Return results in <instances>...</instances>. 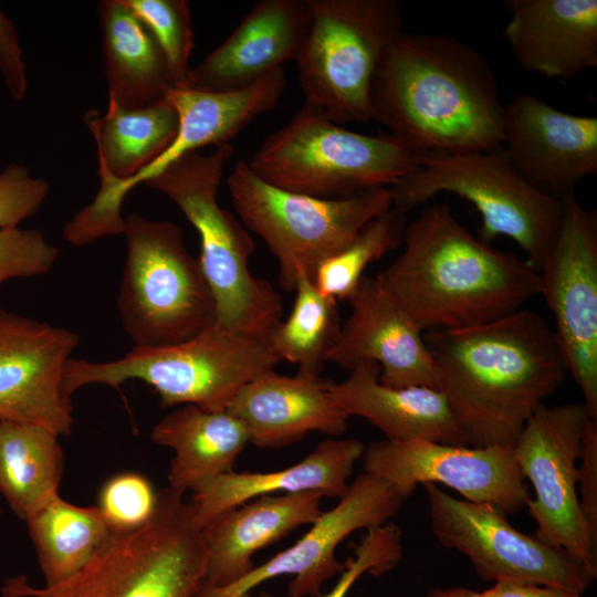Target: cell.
<instances>
[{"mask_svg": "<svg viewBox=\"0 0 597 597\" xmlns=\"http://www.w3.org/2000/svg\"><path fill=\"white\" fill-rule=\"evenodd\" d=\"M501 147L524 181L562 199L597 172V117L569 114L522 93L504 105Z\"/></svg>", "mask_w": 597, "mask_h": 597, "instance_id": "obj_18", "label": "cell"}, {"mask_svg": "<svg viewBox=\"0 0 597 597\" xmlns=\"http://www.w3.org/2000/svg\"><path fill=\"white\" fill-rule=\"evenodd\" d=\"M311 23L295 60L305 103L332 122L365 123L376 67L402 32L395 0H307Z\"/></svg>", "mask_w": 597, "mask_h": 597, "instance_id": "obj_11", "label": "cell"}, {"mask_svg": "<svg viewBox=\"0 0 597 597\" xmlns=\"http://www.w3.org/2000/svg\"><path fill=\"white\" fill-rule=\"evenodd\" d=\"M241 597H272L270 594H266V593H261V594H253L252 591L251 593H248V594H244L243 596Z\"/></svg>", "mask_w": 597, "mask_h": 597, "instance_id": "obj_43", "label": "cell"}, {"mask_svg": "<svg viewBox=\"0 0 597 597\" xmlns=\"http://www.w3.org/2000/svg\"><path fill=\"white\" fill-rule=\"evenodd\" d=\"M294 292L290 314L273 327L265 342L279 360L318 376L341 332L338 301L322 294L304 273L298 274Z\"/></svg>", "mask_w": 597, "mask_h": 597, "instance_id": "obj_32", "label": "cell"}, {"mask_svg": "<svg viewBox=\"0 0 597 597\" xmlns=\"http://www.w3.org/2000/svg\"><path fill=\"white\" fill-rule=\"evenodd\" d=\"M285 87L286 78L282 67L237 90L171 88L166 100L178 115L176 137L155 161L133 177V182L145 184L178 158L201 147L229 144L256 117L272 111Z\"/></svg>", "mask_w": 597, "mask_h": 597, "instance_id": "obj_26", "label": "cell"}, {"mask_svg": "<svg viewBox=\"0 0 597 597\" xmlns=\"http://www.w3.org/2000/svg\"><path fill=\"white\" fill-rule=\"evenodd\" d=\"M401 531L394 523L366 530L354 554L344 563L336 584L315 597H346L348 590L365 574L381 576L395 568L402 557Z\"/></svg>", "mask_w": 597, "mask_h": 597, "instance_id": "obj_36", "label": "cell"}, {"mask_svg": "<svg viewBox=\"0 0 597 597\" xmlns=\"http://www.w3.org/2000/svg\"><path fill=\"white\" fill-rule=\"evenodd\" d=\"M425 597H489L488 590L479 591L467 587L434 588Z\"/></svg>", "mask_w": 597, "mask_h": 597, "instance_id": "obj_42", "label": "cell"}, {"mask_svg": "<svg viewBox=\"0 0 597 597\" xmlns=\"http://www.w3.org/2000/svg\"><path fill=\"white\" fill-rule=\"evenodd\" d=\"M350 314L325 362L352 369L362 360L379 365L381 384L437 389L433 363L423 333L385 292L376 276L364 275L348 298Z\"/></svg>", "mask_w": 597, "mask_h": 597, "instance_id": "obj_19", "label": "cell"}, {"mask_svg": "<svg viewBox=\"0 0 597 597\" xmlns=\"http://www.w3.org/2000/svg\"><path fill=\"white\" fill-rule=\"evenodd\" d=\"M157 500L158 492L146 476L123 472L103 484L96 506L111 530L122 533L146 524L155 512Z\"/></svg>", "mask_w": 597, "mask_h": 597, "instance_id": "obj_35", "label": "cell"}, {"mask_svg": "<svg viewBox=\"0 0 597 597\" xmlns=\"http://www.w3.org/2000/svg\"><path fill=\"white\" fill-rule=\"evenodd\" d=\"M423 339L437 389L468 447H514L568 373L554 331L528 310L472 327L426 332Z\"/></svg>", "mask_w": 597, "mask_h": 597, "instance_id": "obj_1", "label": "cell"}, {"mask_svg": "<svg viewBox=\"0 0 597 597\" xmlns=\"http://www.w3.org/2000/svg\"><path fill=\"white\" fill-rule=\"evenodd\" d=\"M363 459L364 471L389 483L402 500L418 484L440 483L463 500L495 505L509 515L521 512L530 499L513 447L385 439L370 442Z\"/></svg>", "mask_w": 597, "mask_h": 597, "instance_id": "obj_15", "label": "cell"}, {"mask_svg": "<svg viewBox=\"0 0 597 597\" xmlns=\"http://www.w3.org/2000/svg\"><path fill=\"white\" fill-rule=\"evenodd\" d=\"M422 156L385 132L348 130L304 103L263 140L248 165L260 179L283 190L343 199L390 188L411 174Z\"/></svg>", "mask_w": 597, "mask_h": 597, "instance_id": "obj_6", "label": "cell"}, {"mask_svg": "<svg viewBox=\"0 0 597 597\" xmlns=\"http://www.w3.org/2000/svg\"><path fill=\"white\" fill-rule=\"evenodd\" d=\"M78 342L70 329L0 308V419L70 434L65 369Z\"/></svg>", "mask_w": 597, "mask_h": 597, "instance_id": "obj_17", "label": "cell"}, {"mask_svg": "<svg viewBox=\"0 0 597 597\" xmlns=\"http://www.w3.org/2000/svg\"><path fill=\"white\" fill-rule=\"evenodd\" d=\"M406 216L390 208L369 221L348 245L318 265L313 276L317 290L336 301H348L367 266L402 243Z\"/></svg>", "mask_w": 597, "mask_h": 597, "instance_id": "obj_33", "label": "cell"}, {"mask_svg": "<svg viewBox=\"0 0 597 597\" xmlns=\"http://www.w3.org/2000/svg\"><path fill=\"white\" fill-rule=\"evenodd\" d=\"M558 229L538 269L567 371L597 420V211L562 198Z\"/></svg>", "mask_w": 597, "mask_h": 597, "instance_id": "obj_14", "label": "cell"}, {"mask_svg": "<svg viewBox=\"0 0 597 597\" xmlns=\"http://www.w3.org/2000/svg\"><path fill=\"white\" fill-rule=\"evenodd\" d=\"M85 122L96 144L100 178L116 181L132 178L155 161L176 137L179 124L167 100L136 109L108 101L104 115L90 109Z\"/></svg>", "mask_w": 597, "mask_h": 597, "instance_id": "obj_29", "label": "cell"}, {"mask_svg": "<svg viewBox=\"0 0 597 597\" xmlns=\"http://www.w3.org/2000/svg\"><path fill=\"white\" fill-rule=\"evenodd\" d=\"M402 243L376 279L422 333L481 325L540 295L538 271L474 237L448 203L426 205Z\"/></svg>", "mask_w": 597, "mask_h": 597, "instance_id": "obj_3", "label": "cell"}, {"mask_svg": "<svg viewBox=\"0 0 597 597\" xmlns=\"http://www.w3.org/2000/svg\"><path fill=\"white\" fill-rule=\"evenodd\" d=\"M392 208L407 214L440 192L471 202L479 211L480 239L513 240L538 271L562 218V199L544 195L512 168L502 147L460 154H427L390 187Z\"/></svg>", "mask_w": 597, "mask_h": 597, "instance_id": "obj_9", "label": "cell"}, {"mask_svg": "<svg viewBox=\"0 0 597 597\" xmlns=\"http://www.w3.org/2000/svg\"><path fill=\"white\" fill-rule=\"evenodd\" d=\"M365 448L356 439H326L287 468L220 474L192 491L188 503L193 522L201 530L220 513L262 495L316 491L339 498Z\"/></svg>", "mask_w": 597, "mask_h": 597, "instance_id": "obj_24", "label": "cell"}, {"mask_svg": "<svg viewBox=\"0 0 597 597\" xmlns=\"http://www.w3.org/2000/svg\"><path fill=\"white\" fill-rule=\"evenodd\" d=\"M311 23L307 0H261L232 33L191 67L187 87L230 91L249 86L295 61Z\"/></svg>", "mask_w": 597, "mask_h": 597, "instance_id": "obj_20", "label": "cell"}, {"mask_svg": "<svg viewBox=\"0 0 597 597\" xmlns=\"http://www.w3.org/2000/svg\"><path fill=\"white\" fill-rule=\"evenodd\" d=\"M488 590L489 597H572L574 591L526 580L500 579Z\"/></svg>", "mask_w": 597, "mask_h": 597, "instance_id": "obj_41", "label": "cell"}, {"mask_svg": "<svg viewBox=\"0 0 597 597\" xmlns=\"http://www.w3.org/2000/svg\"><path fill=\"white\" fill-rule=\"evenodd\" d=\"M150 437L174 451L168 486L184 493L232 471L250 442L243 423L229 411H210L195 405H182L164 416Z\"/></svg>", "mask_w": 597, "mask_h": 597, "instance_id": "obj_27", "label": "cell"}, {"mask_svg": "<svg viewBox=\"0 0 597 597\" xmlns=\"http://www.w3.org/2000/svg\"><path fill=\"white\" fill-rule=\"evenodd\" d=\"M59 437L41 425L0 419V492L23 521L59 494L64 469Z\"/></svg>", "mask_w": 597, "mask_h": 597, "instance_id": "obj_30", "label": "cell"}, {"mask_svg": "<svg viewBox=\"0 0 597 597\" xmlns=\"http://www.w3.org/2000/svg\"><path fill=\"white\" fill-rule=\"evenodd\" d=\"M59 249L35 229H0V284L14 277L46 274Z\"/></svg>", "mask_w": 597, "mask_h": 597, "instance_id": "obj_37", "label": "cell"}, {"mask_svg": "<svg viewBox=\"0 0 597 597\" xmlns=\"http://www.w3.org/2000/svg\"><path fill=\"white\" fill-rule=\"evenodd\" d=\"M579 461V505L588 524L597 532V420L589 419L586 425Z\"/></svg>", "mask_w": 597, "mask_h": 597, "instance_id": "obj_40", "label": "cell"}, {"mask_svg": "<svg viewBox=\"0 0 597 597\" xmlns=\"http://www.w3.org/2000/svg\"><path fill=\"white\" fill-rule=\"evenodd\" d=\"M228 188L242 224L259 235L276 259L279 284L287 292H294L300 273L313 281L323 261L348 245L369 221L392 208L390 188L321 199L265 182L244 160L233 166Z\"/></svg>", "mask_w": 597, "mask_h": 597, "instance_id": "obj_10", "label": "cell"}, {"mask_svg": "<svg viewBox=\"0 0 597 597\" xmlns=\"http://www.w3.org/2000/svg\"><path fill=\"white\" fill-rule=\"evenodd\" d=\"M205 573L201 530L184 492L167 486L146 524L113 533L70 578L35 587L20 575L1 591L2 597H196Z\"/></svg>", "mask_w": 597, "mask_h": 597, "instance_id": "obj_5", "label": "cell"}, {"mask_svg": "<svg viewBox=\"0 0 597 597\" xmlns=\"http://www.w3.org/2000/svg\"><path fill=\"white\" fill-rule=\"evenodd\" d=\"M123 234L127 251L117 308L134 347L184 343L217 323L199 260L176 223L132 213L124 218Z\"/></svg>", "mask_w": 597, "mask_h": 597, "instance_id": "obj_8", "label": "cell"}, {"mask_svg": "<svg viewBox=\"0 0 597 597\" xmlns=\"http://www.w3.org/2000/svg\"><path fill=\"white\" fill-rule=\"evenodd\" d=\"M0 72L11 97L25 98L28 80L18 32L13 22L0 9Z\"/></svg>", "mask_w": 597, "mask_h": 597, "instance_id": "obj_39", "label": "cell"}, {"mask_svg": "<svg viewBox=\"0 0 597 597\" xmlns=\"http://www.w3.org/2000/svg\"><path fill=\"white\" fill-rule=\"evenodd\" d=\"M332 380L297 370L293 376L266 371L235 395L227 411L245 427L250 443L281 448L308 432L343 434L349 416L333 400Z\"/></svg>", "mask_w": 597, "mask_h": 597, "instance_id": "obj_21", "label": "cell"}, {"mask_svg": "<svg viewBox=\"0 0 597 597\" xmlns=\"http://www.w3.org/2000/svg\"><path fill=\"white\" fill-rule=\"evenodd\" d=\"M157 41L174 83L187 87L193 50L191 13L185 0H123Z\"/></svg>", "mask_w": 597, "mask_h": 597, "instance_id": "obj_34", "label": "cell"}, {"mask_svg": "<svg viewBox=\"0 0 597 597\" xmlns=\"http://www.w3.org/2000/svg\"><path fill=\"white\" fill-rule=\"evenodd\" d=\"M514 59L528 72L567 82L597 66L596 0H504Z\"/></svg>", "mask_w": 597, "mask_h": 597, "instance_id": "obj_22", "label": "cell"}, {"mask_svg": "<svg viewBox=\"0 0 597 597\" xmlns=\"http://www.w3.org/2000/svg\"><path fill=\"white\" fill-rule=\"evenodd\" d=\"M404 500L386 481L363 472L347 485L332 509L321 512L311 528L292 546L254 566L239 580L200 589L196 597H241L279 576L291 575L289 597H315L325 582L339 576L345 565L337 546L352 533L387 523Z\"/></svg>", "mask_w": 597, "mask_h": 597, "instance_id": "obj_16", "label": "cell"}, {"mask_svg": "<svg viewBox=\"0 0 597 597\" xmlns=\"http://www.w3.org/2000/svg\"><path fill=\"white\" fill-rule=\"evenodd\" d=\"M0 515H1V507H0Z\"/></svg>", "mask_w": 597, "mask_h": 597, "instance_id": "obj_45", "label": "cell"}, {"mask_svg": "<svg viewBox=\"0 0 597 597\" xmlns=\"http://www.w3.org/2000/svg\"><path fill=\"white\" fill-rule=\"evenodd\" d=\"M279 362L265 341L233 333L216 323L184 343L134 347L115 360L71 358L65 369V388L72 396L87 385L118 389L125 381L138 379L156 391L161 407L195 405L222 411L243 386L273 370Z\"/></svg>", "mask_w": 597, "mask_h": 597, "instance_id": "obj_7", "label": "cell"}, {"mask_svg": "<svg viewBox=\"0 0 597 597\" xmlns=\"http://www.w3.org/2000/svg\"><path fill=\"white\" fill-rule=\"evenodd\" d=\"M97 13L108 101L129 109L165 101L174 83L149 29L123 0L100 2Z\"/></svg>", "mask_w": 597, "mask_h": 597, "instance_id": "obj_28", "label": "cell"}, {"mask_svg": "<svg viewBox=\"0 0 597 597\" xmlns=\"http://www.w3.org/2000/svg\"><path fill=\"white\" fill-rule=\"evenodd\" d=\"M589 419L583 404H542L524 426L513 452L534 490V499L525 505L537 525L534 536L597 572V532L582 512L576 489Z\"/></svg>", "mask_w": 597, "mask_h": 597, "instance_id": "obj_12", "label": "cell"}, {"mask_svg": "<svg viewBox=\"0 0 597 597\" xmlns=\"http://www.w3.org/2000/svg\"><path fill=\"white\" fill-rule=\"evenodd\" d=\"M380 367L371 360L353 366L342 383H332L333 400L349 416L366 419L387 440H427L465 446L444 395L436 388H395L380 383Z\"/></svg>", "mask_w": 597, "mask_h": 597, "instance_id": "obj_25", "label": "cell"}, {"mask_svg": "<svg viewBox=\"0 0 597 597\" xmlns=\"http://www.w3.org/2000/svg\"><path fill=\"white\" fill-rule=\"evenodd\" d=\"M572 597H582L580 594H574Z\"/></svg>", "mask_w": 597, "mask_h": 597, "instance_id": "obj_44", "label": "cell"}, {"mask_svg": "<svg viewBox=\"0 0 597 597\" xmlns=\"http://www.w3.org/2000/svg\"><path fill=\"white\" fill-rule=\"evenodd\" d=\"M44 585L59 584L82 569L113 535L97 506L53 496L27 520Z\"/></svg>", "mask_w": 597, "mask_h": 597, "instance_id": "obj_31", "label": "cell"}, {"mask_svg": "<svg viewBox=\"0 0 597 597\" xmlns=\"http://www.w3.org/2000/svg\"><path fill=\"white\" fill-rule=\"evenodd\" d=\"M422 485L436 538L462 553L483 580H526L580 595L595 580L597 572L567 552L521 533L498 506L457 499L433 483Z\"/></svg>", "mask_w": 597, "mask_h": 597, "instance_id": "obj_13", "label": "cell"}, {"mask_svg": "<svg viewBox=\"0 0 597 597\" xmlns=\"http://www.w3.org/2000/svg\"><path fill=\"white\" fill-rule=\"evenodd\" d=\"M321 492L258 496L229 509L201 528L206 573L200 589L228 586L253 567L252 556L321 514Z\"/></svg>", "mask_w": 597, "mask_h": 597, "instance_id": "obj_23", "label": "cell"}, {"mask_svg": "<svg viewBox=\"0 0 597 597\" xmlns=\"http://www.w3.org/2000/svg\"><path fill=\"white\" fill-rule=\"evenodd\" d=\"M503 109L488 59L447 34L401 32L369 91L370 121L421 155L501 147Z\"/></svg>", "mask_w": 597, "mask_h": 597, "instance_id": "obj_2", "label": "cell"}, {"mask_svg": "<svg viewBox=\"0 0 597 597\" xmlns=\"http://www.w3.org/2000/svg\"><path fill=\"white\" fill-rule=\"evenodd\" d=\"M230 144L210 155L192 151L178 158L145 185L167 196L200 238L199 263L212 293L217 323L240 335L266 341L282 320L281 294L255 276L249 261L254 242L241 221L217 200Z\"/></svg>", "mask_w": 597, "mask_h": 597, "instance_id": "obj_4", "label": "cell"}, {"mask_svg": "<svg viewBox=\"0 0 597 597\" xmlns=\"http://www.w3.org/2000/svg\"><path fill=\"white\" fill-rule=\"evenodd\" d=\"M50 192V184L29 169L10 163L0 172V229L17 228L34 216Z\"/></svg>", "mask_w": 597, "mask_h": 597, "instance_id": "obj_38", "label": "cell"}]
</instances>
